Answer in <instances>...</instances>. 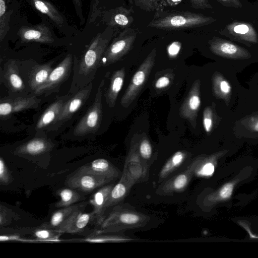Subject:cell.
<instances>
[{
    "label": "cell",
    "mask_w": 258,
    "mask_h": 258,
    "mask_svg": "<svg viewBox=\"0 0 258 258\" xmlns=\"http://www.w3.org/2000/svg\"><path fill=\"white\" fill-rule=\"evenodd\" d=\"M186 155V152L183 151L175 152L162 168L159 174V178H165L178 168L185 160Z\"/></svg>",
    "instance_id": "obj_27"
},
{
    "label": "cell",
    "mask_w": 258,
    "mask_h": 258,
    "mask_svg": "<svg viewBox=\"0 0 258 258\" xmlns=\"http://www.w3.org/2000/svg\"><path fill=\"white\" fill-rule=\"evenodd\" d=\"M125 77L124 68L116 71L112 75L109 87L105 93L106 103L109 107H113L115 104L118 95L123 85Z\"/></svg>",
    "instance_id": "obj_20"
},
{
    "label": "cell",
    "mask_w": 258,
    "mask_h": 258,
    "mask_svg": "<svg viewBox=\"0 0 258 258\" xmlns=\"http://www.w3.org/2000/svg\"><path fill=\"white\" fill-rule=\"evenodd\" d=\"M104 80L100 82L94 101L85 115L76 126L74 134L83 136L95 133L99 128L102 118V94Z\"/></svg>",
    "instance_id": "obj_3"
},
{
    "label": "cell",
    "mask_w": 258,
    "mask_h": 258,
    "mask_svg": "<svg viewBox=\"0 0 258 258\" xmlns=\"http://www.w3.org/2000/svg\"><path fill=\"white\" fill-rule=\"evenodd\" d=\"M123 172L134 184L143 182L148 177L149 167L141 158L135 145L132 146L126 157Z\"/></svg>",
    "instance_id": "obj_6"
},
{
    "label": "cell",
    "mask_w": 258,
    "mask_h": 258,
    "mask_svg": "<svg viewBox=\"0 0 258 258\" xmlns=\"http://www.w3.org/2000/svg\"><path fill=\"white\" fill-rule=\"evenodd\" d=\"M11 181V176L5 163L2 158L0 159V182L1 184H8Z\"/></svg>",
    "instance_id": "obj_35"
},
{
    "label": "cell",
    "mask_w": 258,
    "mask_h": 258,
    "mask_svg": "<svg viewBox=\"0 0 258 258\" xmlns=\"http://www.w3.org/2000/svg\"><path fill=\"white\" fill-rule=\"evenodd\" d=\"M234 31L236 33L244 34L248 32L249 28L245 24H241L235 26Z\"/></svg>",
    "instance_id": "obj_43"
},
{
    "label": "cell",
    "mask_w": 258,
    "mask_h": 258,
    "mask_svg": "<svg viewBox=\"0 0 258 258\" xmlns=\"http://www.w3.org/2000/svg\"><path fill=\"white\" fill-rule=\"evenodd\" d=\"M67 100L68 96H65L52 103L42 114L37 121L36 128L41 129L53 122H55Z\"/></svg>",
    "instance_id": "obj_22"
},
{
    "label": "cell",
    "mask_w": 258,
    "mask_h": 258,
    "mask_svg": "<svg viewBox=\"0 0 258 258\" xmlns=\"http://www.w3.org/2000/svg\"><path fill=\"white\" fill-rule=\"evenodd\" d=\"M21 39L24 41H34L43 43H51L53 39L50 31L40 26L22 28L20 31Z\"/></svg>",
    "instance_id": "obj_21"
},
{
    "label": "cell",
    "mask_w": 258,
    "mask_h": 258,
    "mask_svg": "<svg viewBox=\"0 0 258 258\" xmlns=\"http://www.w3.org/2000/svg\"><path fill=\"white\" fill-rule=\"evenodd\" d=\"M180 49V44L174 42L170 44L168 48V53L170 57H174L179 53Z\"/></svg>",
    "instance_id": "obj_40"
},
{
    "label": "cell",
    "mask_w": 258,
    "mask_h": 258,
    "mask_svg": "<svg viewBox=\"0 0 258 258\" xmlns=\"http://www.w3.org/2000/svg\"><path fill=\"white\" fill-rule=\"evenodd\" d=\"M201 106L200 81L192 84L180 109V116L187 120L192 126L196 127L198 112Z\"/></svg>",
    "instance_id": "obj_8"
},
{
    "label": "cell",
    "mask_w": 258,
    "mask_h": 258,
    "mask_svg": "<svg viewBox=\"0 0 258 258\" xmlns=\"http://www.w3.org/2000/svg\"><path fill=\"white\" fill-rule=\"evenodd\" d=\"M205 0H190L193 7L196 8H201L204 7Z\"/></svg>",
    "instance_id": "obj_44"
},
{
    "label": "cell",
    "mask_w": 258,
    "mask_h": 258,
    "mask_svg": "<svg viewBox=\"0 0 258 258\" xmlns=\"http://www.w3.org/2000/svg\"><path fill=\"white\" fill-rule=\"evenodd\" d=\"M61 233L55 229L41 227L36 229L33 236L37 239L45 241L57 240Z\"/></svg>",
    "instance_id": "obj_30"
},
{
    "label": "cell",
    "mask_w": 258,
    "mask_h": 258,
    "mask_svg": "<svg viewBox=\"0 0 258 258\" xmlns=\"http://www.w3.org/2000/svg\"><path fill=\"white\" fill-rule=\"evenodd\" d=\"M77 171L94 174L112 180L120 174V172L115 166L104 159H95L80 167Z\"/></svg>",
    "instance_id": "obj_13"
},
{
    "label": "cell",
    "mask_w": 258,
    "mask_h": 258,
    "mask_svg": "<svg viewBox=\"0 0 258 258\" xmlns=\"http://www.w3.org/2000/svg\"><path fill=\"white\" fill-rule=\"evenodd\" d=\"M149 220V217L132 208L116 206L105 217L100 225L101 229L97 233L114 232L140 228L146 225Z\"/></svg>",
    "instance_id": "obj_1"
},
{
    "label": "cell",
    "mask_w": 258,
    "mask_h": 258,
    "mask_svg": "<svg viewBox=\"0 0 258 258\" xmlns=\"http://www.w3.org/2000/svg\"><path fill=\"white\" fill-rule=\"evenodd\" d=\"M113 184L101 187L91 197L89 203L93 208V212L96 224L99 226L104 221L106 216V205L109 194L113 188Z\"/></svg>",
    "instance_id": "obj_15"
},
{
    "label": "cell",
    "mask_w": 258,
    "mask_h": 258,
    "mask_svg": "<svg viewBox=\"0 0 258 258\" xmlns=\"http://www.w3.org/2000/svg\"><path fill=\"white\" fill-rule=\"evenodd\" d=\"M222 1H227V0H222Z\"/></svg>",
    "instance_id": "obj_47"
},
{
    "label": "cell",
    "mask_w": 258,
    "mask_h": 258,
    "mask_svg": "<svg viewBox=\"0 0 258 258\" xmlns=\"http://www.w3.org/2000/svg\"><path fill=\"white\" fill-rule=\"evenodd\" d=\"M135 39V35L122 36L114 41L105 51L102 61L106 66L120 60L131 49Z\"/></svg>",
    "instance_id": "obj_11"
},
{
    "label": "cell",
    "mask_w": 258,
    "mask_h": 258,
    "mask_svg": "<svg viewBox=\"0 0 258 258\" xmlns=\"http://www.w3.org/2000/svg\"><path fill=\"white\" fill-rule=\"evenodd\" d=\"M208 21L203 16L190 12L175 13L154 20L149 26L157 29L175 30L194 28Z\"/></svg>",
    "instance_id": "obj_4"
},
{
    "label": "cell",
    "mask_w": 258,
    "mask_h": 258,
    "mask_svg": "<svg viewBox=\"0 0 258 258\" xmlns=\"http://www.w3.org/2000/svg\"><path fill=\"white\" fill-rule=\"evenodd\" d=\"M156 51L153 50L143 61L132 77L126 91L121 98V104L127 107L137 98L154 66Z\"/></svg>",
    "instance_id": "obj_2"
},
{
    "label": "cell",
    "mask_w": 258,
    "mask_h": 258,
    "mask_svg": "<svg viewBox=\"0 0 258 258\" xmlns=\"http://www.w3.org/2000/svg\"><path fill=\"white\" fill-rule=\"evenodd\" d=\"M191 171L187 168L167 180L161 187L160 191L163 194H169L183 191L187 186L192 177Z\"/></svg>",
    "instance_id": "obj_17"
},
{
    "label": "cell",
    "mask_w": 258,
    "mask_h": 258,
    "mask_svg": "<svg viewBox=\"0 0 258 258\" xmlns=\"http://www.w3.org/2000/svg\"><path fill=\"white\" fill-rule=\"evenodd\" d=\"M212 49L216 53L231 57L237 56L240 52L236 45L227 42L213 45Z\"/></svg>",
    "instance_id": "obj_29"
},
{
    "label": "cell",
    "mask_w": 258,
    "mask_h": 258,
    "mask_svg": "<svg viewBox=\"0 0 258 258\" xmlns=\"http://www.w3.org/2000/svg\"><path fill=\"white\" fill-rule=\"evenodd\" d=\"M72 59L71 54H68L58 66L53 69L47 81L35 91V93L43 94L56 89L69 75L73 63Z\"/></svg>",
    "instance_id": "obj_9"
},
{
    "label": "cell",
    "mask_w": 258,
    "mask_h": 258,
    "mask_svg": "<svg viewBox=\"0 0 258 258\" xmlns=\"http://www.w3.org/2000/svg\"><path fill=\"white\" fill-rule=\"evenodd\" d=\"M252 128L254 131L258 132V119L253 124Z\"/></svg>",
    "instance_id": "obj_45"
},
{
    "label": "cell",
    "mask_w": 258,
    "mask_h": 258,
    "mask_svg": "<svg viewBox=\"0 0 258 258\" xmlns=\"http://www.w3.org/2000/svg\"><path fill=\"white\" fill-rule=\"evenodd\" d=\"M84 209L75 212L55 229L61 233L71 234L80 233L84 230L90 222L95 220L93 212L85 213L84 212Z\"/></svg>",
    "instance_id": "obj_10"
},
{
    "label": "cell",
    "mask_w": 258,
    "mask_h": 258,
    "mask_svg": "<svg viewBox=\"0 0 258 258\" xmlns=\"http://www.w3.org/2000/svg\"><path fill=\"white\" fill-rule=\"evenodd\" d=\"M39 101L35 96L2 99L0 102L1 117H4L15 112L37 107Z\"/></svg>",
    "instance_id": "obj_12"
},
{
    "label": "cell",
    "mask_w": 258,
    "mask_h": 258,
    "mask_svg": "<svg viewBox=\"0 0 258 258\" xmlns=\"http://www.w3.org/2000/svg\"><path fill=\"white\" fill-rule=\"evenodd\" d=\"M59 200L55 204L56 208H62L75 204L76 203L82 201L85 198L72 188H63L57 192Z\"/></svg>",
    "instance_id": "obj_26"
},
{
    "label": "cell",
    "mask_w": 258,
    "mask_h": 258,
    "mask_svg": "<svg viewBox=\"0 0 258 258\" xmlns=\"http://www.w3.org/2000/svg\"><path fill=\"white\" fill-rule=\"evenodd\" d=\"M53 69L52 62L38 65L32 70L30 75V86L35 91L47 80Z\"/></svg>",
    "instance_id": "obj_24"
},
{
    "label": "cell",
    "mask_w": 258,
    "mask_h": 258,
    "mask_svg": "<svg viewBox=\"0 0 258 258\" xmlns=\"http://www.w3.org/2000/svg\"><path fill=\"white\" fill-rule=\"evenodd\" d=\"M233 184L232 183H227L222 186L219 192V196L222 199H229L232 193Z\"/></svg>",
    "instance_id": "obj_39"
},
{
    "label": "cell",
    "mask_w": 258,
    "mask_h": 258,
    "mask_svg": "<svg viewBox=\"0 0 258 258\" xmlns=\"http://www.w3.org/2000/svg\"><path fill=\"white\" fill-rule=\"evenodd\" d=\"M134 183L122 173L119 181L113 186L108 196L106 209L114 207L121 202L128 195Z\"/></svg>",
    "instance_id": "obj_16"
},
{
    "label": "cell",
    "mask_w": 258,
    "mask_h": 258,
    "mask_svg": "<svg viewBox=\"0 0 258 258\" xmlns=\"http://www.w3.org/2000/svg\"><path fill=\"white\" fill-rule=\"evenodd\" d=\"M172 2H176L178 1H180L181 0H171Z\"/></svg>",
    "instance_id": "obj_46"
},
{
    "label": "cell",
    "mask_w": 258,
    "mask_h": 258,
    "mask_svg": "<svg viewBox=\"0 0 258 258\" xmlns=\"http://www.w3.org/2000/svg\"><path fill=\"white\" fill-rule=\"evenodd\" d=\"M171 75H165L158 78L155 83V87L162 89L168 87L171 83Z\"/></svg>",
    "instance_id": "obj_37"
},
{
    "label": "cell",
    "mask_w": 258,
    "mask_h": 258,
    "mask_svg": "<svg viewBox=\"0 0 258 258\" xmlns=\"http://www.w3.org/2000/svg\"><path fill=\"white\" fill-rule=\"evenodd\" d=\"M19 218V216L12 210L8 209L4 206H0V225L4 226L9 224L13 220Z\"/></svg>",
    "instance_id": "obj_32"
},
{
    "label": "cell",
    "mask_w": 258,
    "mask_h": 258,
    "mask_svg": "<svg viewBox=\"0 0 258 258\" xmlns=\"http://www.w3.org/2000/svg\"><path fill=\"white\" fill-rule=\"evenodd\" d=\"M214 89L217 94H221L222 95H229L231 90V87L228 81L216 77L214 79Z\"/></svg>",
    "instance_id": "obj_33"
},
{
    "label": "cell",
    "mask_w": 258,
    "mask_h": 258,
    "mask_svg": "<svg viewBox=\"0 0 258 258\" xmlns=\"http://www.w3.org/2000/svg\"><path fill=\"white\" fill-rule=\"evenodd\" d=\"M112 180L94 174L77 172L69 178L66 183L70 187L89 192L105 185Z\"/></svg>",
    "instance_id": "obj_7"
},
{
    "label": "cell",
    "mask_w": 258,
    "mask_h": 258,
    "mask_svg": "<svg viewBox=\"0 0 258 258\" xmlns=\"http://www.w3.org/2000/svg\"><path fill=\"white\" fill-rule=\"evenodd\" d=\"M123 238L120 237L112 236H94L88 238L87 240L91 242H104L107 241H125L128 240L126 238L124 239Z\"/></svg>",
    "instance_id": "obj_38"
},
{
    "label": "cell",
    "mask_w": 258,
    "mask_h": 258,
    "mask_svg": "<svg viewBox=\"0 0 258 258\" xmlns=\"http://www.w3.org/2000/svg\"><path fill=\"white\" fill-rule=\"evenodd\" d=\"M139 6L143 8L146 10H153V1L152 0H135Z\"/></svg>",
    "instance_id": "obj_41"
},
{
    "label": "cell",
    "mask_w": 258,
    "mask_h": 258,
    "mask_svg": "<svg viewBox=\"0 0 258 258\" xmlns=\"http://www.w3.org/2000/svg\"><path fill=\"white\" fill-rule=\"evenodd\" d=\"M203 123L205 132L210 133L213 127V113L210 107L205 108L203 111Z\"/></svg>",
    "instance_id": "obj_34"
},
{
    "label": "cell",
    "mask_w": 258,
    "mask_h": 258,
    "mask_svg": "<svg viewBox=\"0 0 258 258\" xmlns=\"http://www.w3.org/2000/svg\"><path fill=\"white\" fill-rule=\"evenodd\" d=\"M6 0H0V18H1V38L2 39L3 34L5 31L6 19Z\"/></svg>",
    "instance_id": "obj_36"
},
{
    "label": "cell",
    "mask_w": 258,
    "mask_h": 258,
    "mask_svg": "<svg viewBox=\"0 0 258 258\" xmlns=\"http://www.w3.org/2000/svg\"><path fill=\"white\" fill-rule=\"evenodd\" d=\"M92 88V83L79 91L72 98L68 100L63 106L54 123L64 121L70 118L82 106L88 98Z\"/></svg>",
    "instance_id": "obj_14"
},
{
    "label": "cell",
    "mask_w": 258,
    "mask_h": 258,
    "mask_svg": "<svg viewBox=\"0 0 258 258\" xmlns=\"http://www.w3.org/2000/svg\"><path fill=\"white\" fill-rule=\"evenodd\" d=\"M4 77L9 88L13 91H21L24 89V83L14 60L9 61L5 65Z\"/></svg>",
    "instance_id": "obj_23"
},
{
    "label": "cell",
    "mask_w": 258,
    "mask_h": 258,
    "mask_svg": "<svg viewBox=\"0 0 258 258\" xmlns=\"http://www.w3.org/2000/svg\"><path fill=\"white\" fill-rule=\"evenodd\" d=\"M52 147L50 141L42 138H36L19 147L15 152L17 154L37 155L50 150Z\"/></svg>",
    "instance_id": "obj_19"
},
{
    "label": "cell",
    "mask_w": 258,
    "mask_h": 258,
    "mask_svg": "<svg viewBox=\"0 0 258 258\" xmlns=\"http://www.w3.org/2000/svg\"><path fill=\"white\" fill-rule=\"evenodd\" d=\"M115 22L120 25H126L128 23V20L127 17L122 14H118L114 17Z\"/></svg>",
    "instance_id": "obj_42"
},
{
    "label": "cell",
    "mask_w": 258,
    "mask_h": 258,
    "mask_svg": "<svg viewBox=\"0 0 258 258\" xmlns=\"http://www.w3.org/2000/svg\"><path fill=\"white\" fill-rule=\"evenodd\" d=\"M135 145L141 158L146 162L152 154V148L150 141L148 139L144 138L138 146Z\"/></svg>",
    "instance_id": "obj_31"
},
{
    "label": "cell",
    "mask_w": 258,
    "mask_h": 258,
    "mask_svg": "<svg viewBox=\"0 0 258 258\" xmlns=\"http://www.w3.org/2000/svg\"><path fill=\"white\" fill-rule=\"evenodd\" d=\"M31 2L37 10L46 15L54 23L60 26L64 24L63 17L52 5L43 0H31Z\"/></svg>",
    "instance_id": "obj_28"
},
{
    "label": "cell",
    "mask_w": 258,
    "mask_h": 258,
    "mask_svg": "<svg viewBox=\"0 0 258 258\" xmlns=\"http://www.w3.org/2000/svg\"><path fill=\"white\" fill-rule=\"evenodd\" d=\"M109 41V39L103 38L100 34L93 40L81 58L79 74L87 76L98 69Z\"/></svg>",
    "instance_id": "obj_5"
},
{
    "label": "cell",
    "mask_w": 258,
    "mask_h": 258,
    "mask_svg": "<svg viewBox=\"0 0 258 258\" xmlns=\"http://www.w3.org/2000/svg\"><path fill=\"white\" fill-rule=\"evenodd\" d=\"M88 204V202H83L60 208V209L56 211L52 214L49 222L43 223L41 227L49 229L57 228L75 212L80 209H85Z\"/></svg>",
    "instance_id": "obj_18"
},
{
    "label": "cell",
    "mask_w": 258,
    "mask_h": 258,
    "mask_svg": "<svg viewBox=\"0 0 258 258\" xmlns=\"http://www.w3.org/2000/svg\"><path fill=\"white\" fill-rule=\"evenodd\" d=\"M194 175L198 177H210L214 172L215 165L212 157H199L188 167Z\"/></svg>",
    "instance_id": "obj_25"
}]
</instances>
